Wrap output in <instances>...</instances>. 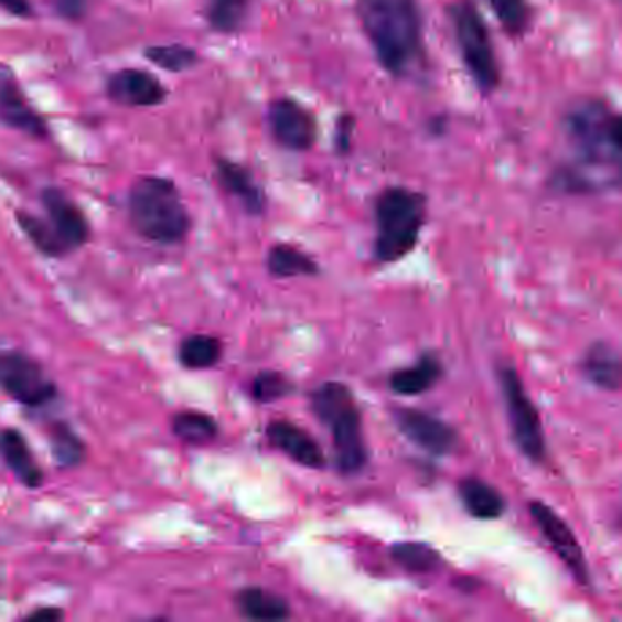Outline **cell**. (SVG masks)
Segmentation results:
<instances>
[{"instance_id": "obj_1", "label": "cell", "mask_w": 622, "mask_h": 622, "mask_svg": "<svg viewBox=\"0 0 622 622\" xmlns=\"http://www.w3.org/2000/svg\"><path fill=\"white\" fill-rule=\"evenodd\" d=\"M565 127L577 161L555 175V185L575 194L619 185L621 119L618 114L602 100H582L568 111Z\"/></svg>"}, {"instance_id": "obj_2", "label": "cell", "mask_w": 622, "mask_h": 622, "mask_svg": "<svg viewBox=\"0 0 622 622\" xmlns=\"http://www.w3.org/2000/svg\"><path fill=\"white\" fill-rule=\"evenodd\" d=\"M360 19L376 57L401 77L422 58V22L417 0H360Z\"/></svg>"}, {"instance_id": "obj_3", "label": "cell", "mask_w": 622, "mask_h": 622, "mask_svg": "<svg viewBox=\"0 0 622 622\" xmlns=\"http://www.w3.org/2000/svg\"><path fill=\"white\" fill-rule=\"evenodd\" d=\"M312 412L333 435L336 468L342 475H356L369 462L362 428V412L353 390L340 382H325L311 395Z\"/></svg>"}, {"instance_id": "obj_4", "label": "cell", "mask_w": 622, "mask_h": 622, "mask_svg": "<svg viewBox=\"0 0 622 622\" xmlns=\"http://www.w3.org/2000/svg\"><path fill=\"white\" fill-rule=\"evenodd\" d=\"M136 230L150 242L180 243L191 230V216L174 183L164 178H143L128 200Z\"/></svg>"}, {"instance_id": "obj_5", "label": "cell", "mask_w": 622, "mask_h": 622, "mask_svg": "<svg viewBox=\"0 0 622 622\" xmlns=\"http://www.w3.org/2000/svg\"><path fill=\"white\" fill-rule=\"evenodd\" d=\"M428 201L409 189H387L376 200V259L395 264L415 250L426 223Z\"/></svg>"}, {"instance_id": "obj_6", "label": "cell", "mask_w": 622, "mask_h": 622, "mask_svg": "<svg viewBox=\"0 0 622 622\" xmlns=\"http://www.w3.org/2000/svg\"><path fill=\"white\" fill-rule=\"evenodd\" d=\"M451 21L454 35L459 41L460 52L465 66L473 75L476 85L484 92H493L501 81V69L496 63L495 50L491 43L487 26L480 11L470 0H459L451 6Z\"/></svg>"}, {"instance_id": "obj_7", "label": "cell", "mask_w": 622, "mask_h": 622, "mask_svg": "<svg viewBox=\"0 0 622 622\" xmlns=\"http://www.w3.org/2000/svg\"><path fill=\"white\" fill-rule=\"evenodd\" d=\"M498 384L506 401L507 420L518 451L533 464L546 462V437L538 409L527 395L517 369L504 365L498 369Z\"/></svg>"}, {"instance_id": "obj_8", "label": "cell", "mask_w": 622, "mask_h": 622, "mask_svg": "<svg viewBox=\"0 0 622 622\" xmlns=\"http://www.w3.org/2000/svg\"><path fill=\"white\" fill-rule=\"evenodd\" d=\"M0 385L22 406H46L57 396V387L43 367L35 360L19 353L0 356Z\"/></svg>"}, {"instance_id": "obj_9", "label": "cell", "mask_w": 622, "mask_h": 622, "mask_svg": "<svg viewBox=\"0 0 622 622\" xmlns=\"http://www.w3.org/2000/svg\"><path fill=\"white\" fill-rule=\"evenodd\" d=\"M529 513L538 529L543 532L544 538L554 548L557 557L565 562L566 568L571 571L577 582L588 585L590 582L588 562H586L585 551L575 537L570 524L566 523L554 507L544 504L543 501L529 502Z\"/></svg>"}, {"instance_id": "obj_10", "label": "cell", "mask_w": 622, "mask_h": 622, "mask_svg": "<svg viewBox=\"0 0 622 622\" xmlns=\"http://www.w3.org/2000/svg\"><path fill=\"white\" fill-rule=\"evenodd\" d=\"M393 418L401 435L429 454L448 457L459 446L457 431L448 422L432 417L429 412L398 407L393 411Z\"/></svg>"}, {"instance_id": "obj_11", "label": "cell", "mask_w": 622, "mask_h": 622, "mask_svg": "<svg viewBox=\"0 0 622 622\" xmlns=\"http://www.w3.org/2000/svg\"><path fill=\"white\" fill-rule=\"evenodd\" d=\"M270 132L281 147L289 150H309L317 141L314 117L292 99L276 100L269 110Z\"/></svg>"}, {"instance_id": "obj_12", "label": "cell", "mask_w": 622, "mask_h": 622, "mask_svg": "<svg viewBox=\"0 0 622 622\" xmlns=\"http://www.w3.org/2000/svg\"><path fill=\"white\" fill-rule=\"evenodd\" d=\"M267 438L276 449L286 453L296 464L311 470H322L328 464L325 453L314 438L289 420H275L267 426Z\"/></svg>"}, {"instance_id": "obj_13", "label": "cell", "mask_w": 622, "mask_h": 622, "mask_svg": "<svg viewBox=\"0 0 622 622\" xmlns=\"http://www.w3.org/2000/svg\"><path fill=\"white\" fill-rule=\"evenodd\" d=\"M43 203L50 216V225L57 234L64 247L74 248L85 245L90 238V227L79 206L68 195L57 189L44 191Z\"/></svg>"}, {"instance_id": "obj_14", "label": "cell", "mask_w": 622, "mask_h": 622, "mask_svg": "<svg viewBox=\"0 0 622 622\" xmlns=\"http://www.w3.org/2000/svg\"><path fill=\"white\" fill-rule=\"evenodd\" d=\"M108 96L119 105L144 108L159 105L167 96V90L143 69H121L108 81Z\"/></svg>"}, {"instance_id": "obj_15", "label": "cell", "mask_w": 622, "mask_h": 622, "mask_svg": "<svg viewBox=\"0 0 622 622\" xmlns=\"http://www.w3.org/2000/svg\"><path fill=\"white\" fill-rule=\"evenodd\" d=\"M0 457L4 459L6 465L13 471V475L21 480L22 484L35 490L44 482V473L37 460L33 457L26 440L15 429L0 431Z\"/></svg>"}, {"instance_id": "obj_16", "label": "cell", "mask_w": 622, "mask_h": 622, "mask_svg": "<svg viewBox=\"0 0 622 622\" xmlns=\"http://www.w3.org/2000/svg\"><path fill=\"white\" fill-rule=\"evenodd\" d=\"M582 375L599 389H621L622 364L618 351L607 342L591 343L582 358Z\"/></svg>"}, {"instance_id": "obj_17", "label": "cell", "mask_w": 622, "mask_h": 622, "mask_svg": "<svg viewBox=\"0 0 622 622\" xmlns=\"http://www.w3.org/2000/svg\"><path fill=\"white\" fill-rule=\"evenodd\" d=\"M443 365L437 354L426 353L417 364L404 367L390 375L389 387L395 395L417 396L428 393L442 378Z\"/></svg>"}, {"instance_id": "obj_18", "label": "cell", "mask_w": 622, "mask_h": 622, "mask_svg": "<svg viewBox=\"0 0 622 622\" xmlns=\"http://www.w3.org/2000/svg\"><path fill=\"white\" fill-rule=\"evenodd\" d=\"M0 117L6 125L32 138L46 136L43 119L28 106L26 99L10 81H0Z\"/></svg>"}, {"instance_id": "obj_19", "label": "cell", "mask_w": 622, "mask_h": 622, "mask_svg": "<svg viewBox=\"0 0 622 622\" xmlns=\"http://www.w3.org/2000/svg\"><path fill=\"white\" fill-rule=\"evenodd\" d=\"M459 496L471 517L479 521H496L506 513V501L501 491L476 476L460 482Z\"/></svg>"}, {"instance_id": "obj_20", "label": "cell", "mask_w": 622, "mask_h": 622, "mask_svg": "<svg viewBox=\"0 0 622 622\" xmlns=\"http://www.w3.org/2000/svg\"><path fill=\"white\" fill-rule=\"evenodd\" d=\"M217 178L223 189L239 200L245 211L253 216H258L265 208V194L256 183L247 169H243L233 161L222 159L217 163Z\"/></svg>"}, {"instance_id": "obj_21", "label": "cell", "mask_w": 622, "mask_h": 622, "mask_svg": "<svg viewBox=\"0 0 622 622\" xmlns=\"http://www.w3.org/2000/svg\"><path fill=\"white\" fill-rule=\"evenodd\" d=\"M242 615L253 621H286L290 618L289 602L264 588H245L236 597Z\"/></svg>"}, {"instance_id": "obj_22", "label": "cell", "mask_w": 622, "mask_h": 622, "mask_svg": "<svg viewBox=\"0 0 622 622\" xmlns=\"http://www.w3.org/2000/svg\"><path fill=\"white\" fill-rule=\"evenodd\" d=\"M267 267H269L270 275L276 278L317 276L320 272L317 261L292 245H276L270 248Z\"/></svg>"}, {"instance_id": "obj_23", "label": "cell", "mask_w": 622, "mask_h": 622, "mask_svg": "<svg viewBox=\"0 0 622 622\" xmlns=\"http://www.w3.org/2000/svg\"><path fill=\"white\" fill-rule=\"evenodd\" d=\"M390 557L396 565L411 573H431L442 565L438 549L423 543H398L390 548Z\"/></svg>"}, {"instance_id": "obj_24", "label": "cell", "mask_w": 622, "mask_h": 622, "mask_svg": "<svg viewBox=\"0 0 622 622\" xmlns=\"http://www.w3.org/2000/svg\"><path fill=\"white\" fill-rule=\"evenodd\" d=\"M223 345L217 337L208 334H194L181 343V364L189 369H208L222 360Z\"/></svg>"}, {"instance_id": "obj_25", "label": "cell", "mask_w": 622, "mask_h": 622, "mask_svg": "<svg viewBox=\"0 0 622 622\" xmlns=\"http://www.w3.org/2000/svg\"><path fill=\"white\" fill-rule=\"evenodd\" d=\"M172 429H174L175 437L181 438L185 443H191V446L211 443L219 432L214 418L208 417L205 412L197 411L180 412L174 418Z\"/></svg>"}, {"instance_id": "obj_26", "label": "cell", "mask_w": 622, "mask_h": 622, "mask_svg": "<svg viewBox=\"0 0 622 622\" xmlns=\"http://www.w3.org/2000/svg\"><path fill=\"white\" fill-rule=\"evenodd\" d=\"M250 0H206V21L222 33L238 32L247 19Z\"/></svg>"}, {"instance_id": "obj_27", "label": "cell", "mask_w": 622, "mask_h": 622, "mask_svg": "<svg viewBox=\"0 0 622 622\" xmlns=\"http://www.w3.org/2000/svg\"><path fill=\"white\" fill-rule=\"evenodd\" d=\"M50 443H52L53 457L63 468H74L85 459V443L81 442L79 437L64 423L53 426L50 431Z\"/></svg>"}, {"instance_id": "obj_28", "label": "cell", "mask_w": 622, "mask_h": 622, "mask_svg": "<svg viewBox=\"0 0 622 622\" xmlns=\"http://www.w3.org/2000/svg\"><path fill=\"white\" fill-rule=\"evenodd\" d=\"M17 222H19V225H21L28 238L32 239L33 245H35L39 250H43L44 254H49V256H61V254L68 250V248L64 247V243L58 239L52 225H46V223L41 222L39 217L19 212V214H17Z\"/></svg>"}, {"instance_id": "obj_29", "label": "cell", "mask_w": 622, "mask_h": 622, "mask_svg": "<svg viewBox=\"0 0 622 622\" xmlns=\"http://www.w3.org/2000/svg\"><path fill=\"white\" fill-rule=\"evenodd\" d=\"M294 390V385L289 380V376L278 371H264L259 373L253 382L254 400L259 404H272V401L286 398Z\"/></svg>"}, {"instance_id": "obj_30", "label": "cell", "mask_w": 622, "mask_h": 622, "mask_svg": "<svg viewBox=\"0 0 622 622\" xmlns=\"http://www.w3.org/2000/svg\"><path fill=\"white\" fill-rule=\"evenodd\" d=\"M144 55L156 66L169 69V72H185V69L192 68L197 61L194 50L186 49L183 44L153 46V49H148Z\"/></svg>"}, {"instance_id": "obj_31", "label": "cell", "mask_w": 622, "mask_h": 622, "mask_svg": "<svg viewBox=\"0 0 622 622\" xmlns=\"http://www.w3.org/2000/svg\"><path fill=\"white\" fill-rule=\"evenodd\" d=\"M490 4L495 11L496 19L507 32L518 35L526 30L529 22L527 0H490Z\"/></svg>"}, {"instance_id": "obj_32", "label": "cell", "mask_w": 622, "mask_h": 622, "mask_svg": "<svg viewBox=\"0 0 622 622\" xmlns=\"http://www.w3.org/2000/svg\"><path fill=\"white\" fill-rule=\"evenodd\" d=\"M58 10L68 19H81L85 15L86 0H57Z\"/></svg>"}, {"instance_id": "obj_33", "label": "cell", "mask_w": 622, "mask_h": 622, "mask_svg": "<svg viewBox=\"0 0 622 622\" xmlns=\"http://www.w3.org/2000/svg\"><path fill=\"white\" fill-rule=\"evenodd\" d=\"M354 122L351 117H342L340 127H337V148L340 152H347L348 144H351V132H353Z\"/></svg>"}, {"instance_id": "obj_34", "label": "cell", "mask_w": 622, "mask_h": 622, "mask_svg": "<svg viewBox=\"0 0 622 622\" xmlns=\"http://www.w3.org/2000/svg\"><path fill=\"white\" fill-rule=\"evenodd\" d=\"M0 8H4L11 15H30V0H0Z\"/></svg>"}, {"instance_id": "obj_35", "label": "cell", "mask_w": 622, "mask_h": 622, "mask_svg": "<svg viewBox=\"0 0 622 622\" xmlns=\"http://www.w3.org/2000/svg\"><path fill=\"white\" fill-rule=\"evenodd\" d=\"M58 619H63V612H61V610H57V608H43V610L32 613V615L28 618V621L53 622L58 621Z\"/></svg>"}]
</instances>
